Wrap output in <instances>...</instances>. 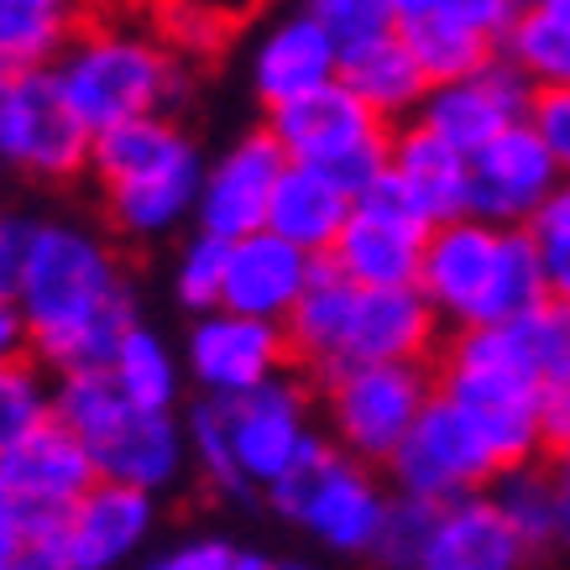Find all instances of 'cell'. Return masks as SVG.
Here are the masks:
<instances>
[{
	"instance_id": "44dd1931",
	"label": "cell",
	"mask_w": 570,
	"mask_h": 570,
	"mask_svg": "<svg viewBox=\"0 0 570 570\" xmlns=\"http://www.w3.org/2000/svg\"><path fill=\"white\" fill-rule=\"evenodd\" d=\"M95 466L105 482H126L141 492H174L194 476L189 430L184 414H153V409H126L110 430L95 440Z\"/></svg>"
},
{
	"instance_id": "2e32d148",
	"label": "cell",
	"mask_w": 570,
	"mask_h": 570,
	"mask_svg": "<svg viewBox=\"0 0 570 570\" xmlns=\"http://www.w3.org/2000/svg\"><path fill=\"white\" fill-rule=\"evenodd\" d=\"M560 184H566V174L550 157V147L539 141L534 126H508L502 137H492L487 147L471 153L466 215H476L487 225H529Z\"/></svg>"
},
{
	"instance_id": "484cf974",
	"label": "cell",
	"mask_w": 570,
	"mask_h": 570,
	"mask_svg": "<svg viewBox=\"0 0 570 570\" xmlns=\"http://www.w3.org/2000/svg\"><path fill=\"white\" fill-rule=\"evenodd\" d=\"M110 377L126 393L131 409H153V414H184V403L194 397L189 387V366L178 341H168L157 325L137 320L121 335V346L110 351Z\"/></svg>"
},
{
	"instance_id": "f35d334b",
	"label": "cell",
	"mask_w": 570,
	"mask_h": 570,
	"mask_svg": "<svg viewBox=\"0 0 570 570\" xmlns=\"http://www.w3.org/2000/svg\"><path fill=\"white\" fill-rule=\"evenodd\" d=\"M304 11L335 37V48L341 52L362 48V42H372V37H382V32H393L397 27L393 11H387L382 0H304Z\"/></svg>"
},
{
	"instance_id": "1f68e13d",
	"label": "cell",
	"mask_w": 570,
	"mask_h": 570,
	"mask_svg": "<svg viewBox=\"0 0 570 570\" xmlns=\"http://www.w3.org/2000/svg\"><path fill=\"white\" fill-rule=\"evenodd\" d=\"M131 403L116 387L110 366H73V372H52V419L69 424L85 445H95Z\"/></svg>"
},
{
	"instance_id": "681fc988",
	"label": "cell",
	"mask_w": 570,
	"mask_h": 570,
	"mask_svg": "<svg viewBox=\"0 0 570 570\" xmlns=\"http://www.w3.org/2000/svg\"><path fill=\"white\" fill-rule=\"evenodd\" d=\"M0 570H17V560H0Z\"/></svg>"
},
{
	"instance_id": "4dcf8cb0",
	"label": "cell",
	"mask_w": 570,
	"mask_h": 570,
	"mask_svg": "<svg viewBox=\"0 0 570 570\" xmlns=\"http://www.w3.org/2000/svg\"><path fill=\"white\" fill-rule=\"evenodd\" d=\"M502 519L519 529V539L544 560L560 550V502H554V471L550 461H529V466H508L498 482L487 487Z\"/></svg>"
},
{
	"instance_id": "f546056e",
	"label": "cell",
	"mask_w": 570,
	"mask_h": 570,
	"mask_svg": "<svg viewBox=\"0 0 570 570\" xmlns=\"http://www.w3.org/2000/svg\"><path fill=\"white\" fill-rule=\"evenodd\" d=\"M403 42L414 48L419 69L430 85H450V79H466V73L487 69L492 58L502 52V42L482 27H466L455 17H419V21H403L397 27Z\"/></svg>"
},
{
	"instance_id": "4fadbf2b",
	"label": "cell",
	"mask_w": 570,
	"mask_h": 570,
	"mask_svg": "<svg viewBox=\"0 0 570 570\" xmlns=\"http://www.w3.org/2000/svg\"><path fill=\"white\" fill-rule=\"evenodd\" d=\"M424 242L430 225L409 205L403 184L393 168L366 184L351 205V220L341 230V242L330 246V267L346 273L362 288H419V267H424Z\"/></svg>"
},
{
	"instance_id": "7bdbcfd3",
	"label": "cell",
	"mask_w": 570,
	"mask_h": 570,
	"mask_svg": "<svg viewBox=\"0 0 570 570\" xmlns=\"http://www.w3.org/2000/svg\"><path fill=\"white\" fill-rule=\"evenodd\" d=\"M27 534H32V519H27L21 498L11 492V482L0 476V560H17V550L27 544Z\"/></svg>"
},
{
	"instance_id": "ab89813d",
	"label": "cell",
	"mask_w": 570,
	"mask_h": 570,
	"mask_svg": "<svg viewBox=\"0 0 570 570\" xmlns=\"http://www.w3.org/2000/svg\"><path fill=\"white\" fill-rule=\"evenodd\" d=\"M37 230H42V215L0 209V298L21 294L27 267H32V252H37Z\"/></svg>"
},
{
	"instance_id": "c3c4849f",
	"label": "cell",
	"mask_w": 570,
	"mask_h": 570,
	"mask_svg": "<svg viewBox=\"0 0 570 570\" xmlns=\"http://www.w3.org/2000/svg\"><path fill=\"white\" fill-rule=\"evenodd\" d=\"M17 6H32V11H52V17L79 21V6H85V0H17Z\"/></svg>"
},
{
	"instance_id": "f1b7e54d",
	"label": "cell",
	"mask_w": 570,
	"mask_h": 570,
	"mask_svg": "<svg viewBox=\"0 0 570 570\" xmlns=\"http://www.w3.org/2000/svg\"><path fill=\"white\" fill-rule=\"evenodd\" d=\"M502 58L534 89H570V21L544 0L519 6L513 27L502 32Z\"/></svg>"
},
{
	"instance_id": "8fae6325",
	"label": "cell",
	"mask_w": 570,
	"mask_h": 570,
	"mask_svg": "<svg viewBox=\"0 0 570 570\" xmlns=\"http://www.w3.org/2000/svg\"><path fill=\"white\" fill-rule=\"evenodd\" d=\"M382 476L403 498L450 502V498H466V492H487L502 476V461L492 455L487 434L476 430V419L434 387L430 409L419 414L409 440L393 450V461L382 466Z\"/></svg>"
},
{
	"instance_id": "ee69618b",
	"label": "cell",
	"mask_w": 570,
	"mask_h": 570,
	"mask_svg": "<svg viewBox=\"0 0 570 570\" xmlns=\"http://www.w3.org/2000/svg\"><path fill=\"white\" fill-rule=\"evenodd\" d=\"M21 356H32V325L17 298H0V362H21Z\"/></svg>"
},
{
	"instance_id": "60d3db41",
	"label": "cell",
	"mask_w": 570,
	"mask_h": 570,
	"mask_svg": "<svg viewBox=\"0 0 570 570\" xmlns=\"http://www.w3.org/2000/svg\"><path fill=\"white\" fill-rule=\"evenodd\" d=\"M529 126H534L539 141L550 147V157L560 163V174L570 178V89H534Z\"/></svg>"
},
{
	"instance_id": "e575fe53",
	"label": "cell",
	"mask_w": 570,
	"mask_h": 570,
	"mask_svg": "<svg viewBox=\"0 0 570 570\" xmlns=\"http://www.w3.org/2000/svg\"><path fill=\"white\" fill-rule=\"evenodd\" d=\"M52 419V372L37 356L0 362V461Z\"/></svg>"
},
{
	"instance_id": "cb8c5ba5",
	"label": "cell",
	"mask_w": 570,
	"mask_h": 570,
	"mask_svg": "<svg viewBox=\"0 0 570 570\" xmlns=\"http://www.w3.org/2000/svg\"><path fill=\"white\" fill-rule=\"evenodd\" d=\"M330 79H341V48L309 11L283 17L252 52V89H257L262 110H277Z\"/></svg>"
},
{
	"instance_id": "e0dca14e",
	"label": "cell",
	"mask_w": 570,
	"mask_h": 570,
	"mask_svg": "<svg viewBox=\"0 0 570 570\" xmlns=\"http://www.w3.org/2000/svg\"><path fill=\"white\" fill-rule=\"evenodd\" d=\"M163 529V498L126 482H95L63 519L73 570H131Z\"/></svg>"
},
{
	"instance_id": "f907efd6",
	"label": "cell",
	"mask_w": 570,
	"mask_h": 570,
	"mask_svg": "<svg viewBox=\"0 0 570 570\" xmlns=\"http://www.w3.org/2000/svg\"><path fill=\"white\" fill-rule=\"evenodd\" d=\"M519 6H534V0H519Z\"/></svg>"
},
{
	"instance_id": "ac0fdd59",
	"label": "cell",
	"mask_w": 570,
	"mask_h": 570,
	"mask_svg": "<svg viewBox=\"0 0 570 570\" xmlns=\"http://www.w3.org/2000/svg\"><path fill=\"white\" fill-rule=\"evenodd\" d=\"M529 110H534V85L498 52L487 69L466 73V79L430 85V95H424L414 121H424L430 131L455 141L461 153H476V147H487L492 137H502L508 126L529 121Z\"/></svg>"
},
{
	"instance_id": "5b68a950",
	"label": "cell",
	"mask_w": 570,
	"mask_h": 570,
	"mask_svg": "<svg viewBox=\"0 0 570 570\" xmlns=\"http://www.w3.org/2000/svg\"><path fill=\"white\" fill-rule=\"evenodd\" d=\"M419 294L434 304L445 330H471L550 304V277L529 225H487L476 215H461L430 225Z\"/></svg>"
},
{
	"instance_id": "7402d4cb",
	"label": "cell",
	"mask_w": 570,
	"mask_h": 570,
	"mask_svg": "<svg viewBox=\"0 0 570 570\" xmlns=\"http://www.w3.org/2000/svg\"><path fill=\"white\" fill-rule=\"evenodd\" d=\"M320 273V257H309L304 246L283 242L277 230H252L242 242H230V267H225V304L220 309L252 314V320H273L283 325L304 288Z\"/></svg>"
},
{
	"instance_id": "bcb514c9",
	"label": "cell",
	"mask_w": 570,
	"mask_h": 570,
	"mask_svg": "<svg viewBox=\"0 0 570 570\" xmlns=\"http://www.w3.org/2000/svg\"><path fill=\"white\" fill-rule=\"evenodd\" d=\"M387 11H393V21L403 27V21H419V17H430V11H440V0H382Z\"/></svg>"
},
{
	"instance_id": "7c38bea8",
	"label": "cell",
	"mask_w": 570,
	"mask_h": 570,
	"mask_svg": "<svg viewBox=\"0 0 570 570\" xmlns=\"http://www.w3.org/2000/svg\"><path fill=\"white\" fill-rule=\"evenodd\" d=\"M178 351H184V366H189L194 397H220V403H236V397L257 393L283 372H294L288 330L236 309L194 314L184 325Z\"/></svg>"
},
{
	"instance_id": "277c9868",
	"label": "cell",
	"mask_w": 570,
	"mask_h": 570,
	"mask_svg": "<svg viewBox=\"0 0 570 570\" xmlns=\"http://www.w3.org/2000/svg\"><path fill=\"white\" fill-rule=\"evenodd\" d=\"M205 153L174 116H141L95 131L89 178L100 189L105 225L116 242L153 246L194 225L205 189Z\"/></svg>"
},
{
	"instance_id": "d590c367",
	"label": "cell",
	"mask_w": 570,
	"mask_h": 570,
	"mask_svg": "<svg viewBox=\"0 0 570 570\" xmlns=\"http://www.w3.org/2000/svg\"><path fill=\"white\" fill-rule=\"evenodd\" d=\"M246 554H252V544H242V539L199 529V534H184L174 544H153L131 570H246Z\"/></svg>"
},
{
	"instance_id": "ba28073f",
	"label": "cell",
	"mask_w": 570,
	"mask_h": 570,
	"mask_svg": "<svg viewBox=\"0 0 570 570\" xmlns=\"http://www.w3.org/2000/svg\"><path fill=\"white\" fill-rule=\"evenodd\" d=\"M267 131L283 141L288 163H309V168L330 174L351 199L366 184H377L387 174V157H393V121H382L341 79L267 110Z\"/></svg>"
},
{
	"instance_id": "83f0119b",
	"label": "cell",
	"mask_w": 570,
	"mask_h": 570,
	"mask_svg": "<svg viewBox=\"0 0 570 570\" xmlns=\"http://www.w3.org/2000/svg\"><path fill=\"white\" fill-rule=\"evenodd\" d=\"M184 430H189V461H194V482L205 487L209 498L252 508L262 502L257 482L246 476L242 455H236V434H230V403L220 397H189L184 403Z\"/></svg>"
},
{
	"instance_id": "8d00e7d4",
	"label": "cell",
	"mask_w": 570,
	"mask_h": 570,
	"mask_svg": "<svg viewBox=\"0 0 570 570\" xmlns=\"http://www.w3.org/2000/svg\"><path fill=\"white\" fill-rule=\"evenodd\" d=\"M529 236H534L544 277H550V298L570 309V178L539 205V215L529 220Z\"/></svg>"
},
{
	"instance_id": "9c48e42d",
	"label": "cell",
	"mask_w": 570,
	"mask_h": 570,
	"mask_svg": "<svg viewBox=\"0 0 570 570\" xmlns=\"http://www.w3.org/2000/svg\"><path fill=\"white\" fill-rule=\"evenodd\" d=\"M314 393H320V430L366 466H387L393 450L419 424V414L430 409L434 362L341 366L314 382Z\"/></svg>"
},
{
	"instance_id": "b9f144b4",
	"label": "cell",
	"mask_w": 570,
	"mask_h": 570,
	"mask_svg": "<svg viewBox=\"0 0 570 570\" xmlns=\"http://www.w3.org/2000/svg\"><path fill=\"white\" fill-rule=\"evenodd\" d=\"M17 570H73V554H69V544H63V523L32 529L27 544L17 550Z\"/></svg>"
},
{
	"instance_id": "8992f818",
	"label": "cell",
	"mask_w": 570,
	"mask_h": 570,
	"mask_svg": "<svg viewBox=\"0 0 570 570\" xmlns=\"http://www.w3.org/2000/svg\"><path fill=\"white\" fill-rule=\"evenodd\" d=\"M262 508L309 544H320V554L330 560H372L393 508V487L382 466L346 455L320 430L294 455V466L262 487Z\"/></svg>"
},
{
	"instance_id": "52a82bcc",
	"label": "cell",
	"mask_w": 570,
	"mask_h": 570,
	"mask_svg": "<svg viewBox=\"0 0 570 570\" xmlns=\"http://www.w3.org/2000/svg\"><path fill=\"white\" fill-rule=\"evenodd\" d=\"M52 73L89 131H110L141 116H174L189 95V73L178 52L126 27H89V32L79 27L69 48L58 52Z\"/></svg>"
},
{
	"instance_id": "4316f807",
	"label": "cell",
	"mask_w": 570,
	"mask_h": 570,
	"mask_svg": "<svg viewBox=\"0 0 570 570\" xmlns=\"http://www.w3.org/2000/svg\"><path fill=\"white\" fill-rule=\"evenodd\" d=\"M341 85H351L382 121H393V126L414 121L424 95H430V79H424L414 48L403 42L397 27L362 42V48L341 52Z\"/></svg>"
},
{
	"instance_id": "d4e9b609",
	"label": "cell",
	"mask_w": 570,
	"mask_h": 570,
	"mask_svg": "<svg viewBox=\"0 0 570 570\" xmlns=\"http://www.w3.org/2000/svg\"><path fill=\"white\" fill-rule=\"evenodd\" d=\"M351 199L341 184L309 163H288L267 205V230H277L283 242L304 246L309 257H330V246L341 242V230L351 220Z\"/></svg>"
},
{
	"instance_id": "603a6c76",
	"label": "cell",
	"mask_w": 570,
	"mask_h": 570,
	"mask_svg": "<svg viewBox=\"0 0 570 570\" xmlns=\"http://www.w3.org/2000/svg\"><path fill=\"white\" fill-rule=\"evenodd\" d=\"M393 178L403 184L409 205L424 215V225H445L466 215L471 199V153L455 141L430 131L424 121L393 126V157H387Z\"/></svg>"
},
{
	"instance_id": "ffe728a7",
	"label": "cell",
	"mask_w": 570,
	"mask_h": 570,
	"mask_svg": "<svg viewBox=\"0 0 570 570\" xmlns=\"http://www.w3.org/2000/svg\"><path fill=\"white\" fill-rule=\"evenodd\" d=\"M539 554L502 519L492 492L434 502V523L419 554V570H529Z\"/></svg>"
},
{
	"instance_id": "816d5d0a",
	"label": "cell",
	"mask_w": 570,
	"mask_h": 570,
	"mask_svg": "<svg viewBox=\"0 0 570 570\" xmlns=\"http://www.w3.org/2000/svg\"><path fill=\"white\" fill-rule=\"evenodd\" d=\"M566 362H570V356H566ZM566 362H560V366H566Z\"/></svg>"
},
{
	"instance_id": "6da1fadb",
	"label": "cell",
	"mask_w": 570,
	"mask_h": 570,
	"mask_svg": "<svg viewBox=\"0 0 570 570\" xmlns=\"http://www.w3.org/2000/svg\"><path fill=\"white\" fill-rule=\"evenodd\" d=\"M566 356L570 309L550 298V304H539L519 320H502V325L450 330L440 356H434V387L476 419V430L487 434L502 471L529 466V461H550L539 397Z\"/></svg>"
},
{
	"instance_id": "9a60e30c",
	"label": "cell",
	"mask_w": 570,
	"mask_h": 570,
	"mask_svg": "<svg viewBox=\"0 0 570 570\" xmlns=\"http://www.w3.org/2000/svg\"><path fill=\"white\" fill-rule=\"evenodd\" d=\"M283 168H288L283 141L267 131V121L252 126L246 137H236L205 168V189H199L194 225L209 230V236H225V242H242V236L262 230Z\"/></svg>"
},
{
	"instance_id": "3957f363",
	"label": "cell",
	"mask_w": 570,
	"mask_h": 570,
	"mask_svg": "<svg viewBox=\"0 0 570 570\" xmlns=\"http://www.w3.org/2000/svg\"><path fill=\"white\" fill-rule=\"evenodd\" d=\"M283 330L294 346V372L309 382L362 362H434L450 335L419 288H362L325 257Z\"/></svg>"
},
{
	"instance_id": "7dc6e473",
	"label": "cell",
	"mask_w": 570,
	"mask_h": 570,
	"mask_svg": "<svg viewBox=\"0 0 570 570\" xmlns=\"http://www.w3.org/2000/svg\"><path fill=\"white\" fill-rule=\"evenodd\" d=\"M262 570H325L309 554H262Z\"/></svg>"
},
{
	"instance_id": "f6af8a7d",
	"label": "cell",
	"mask_w": 570,
	"mask_h": 570,
	"mask_svg": "<svg viewBox=\"0 0 570 570\" xmlns=\"http://www.w3.org/2000/svg\"><path fill=\"white\" fill-rule=\"evenodd\" d=\"M554 502H560V550L570 554V455H554Z\"/></svg>"
},
{
	"instance_id": "5bb4252c",
	"label": "cell",
	"mask_w": 570,
	"mask_h": 570,
	"mask_svg": "<svg viewBox=\"0 0 570 570\" xmlns=\"http://www.w3.org/2000/svg\"><path fill=\"white\" fill-rule=\"evenodd\" d=\"M230 434L257 492L294 466V455L320 434V393L304 372H283L267 387L230 403Z\"/></svg>"
},
{
	"instance_id": "836d02e7",
	"label": "cell",
	"mask_w": 570,
	"mask_h": 570,
	"mask_svg": "<svg viewBox=\"0 0 570 570\" xmlns=\"http://www.w3.org/2000/svg\"><path fill=\"white\" fill-rule=\"evenodd\" d=\"M79 32V21L52 17V11H32L17 0H0V69H52L58 52L69 48V37Z\"/></svg>"
},
{
	"instance_id": "74e56055",
	"label": "cell",
	"mask_w": 570,
	"mask_h": 570,
	"mask_svg": "<svg viewBox=\"0 0 570 570\" xmlns=\"http://www.w3.org/2000/svg\"><path fill=\"white\" fill-rule=\"evenodd\" d=\"M430 523H434V502L393 492V508H387V523H382V539H377L372 566L377 570H419V554H424Z\"/></svg>"
},
{
	"instance_id": "d6986e66",
	"label": "cell",
	"mask_w": 570,
	"mask_h": 570,
	"mask_svg": "<svg viewBox=\"0 0 570 570\" xmlns=\"http://www.w3.org/2000/svg\"><path fill=\"white\" fill-rule=\"evenodd\" d=\"M0 476H6L11 492L21 498L32 529H48V523L69 519L73 502L100 482V466H95V450H89L69 424L48 419L42 430L27 434V440L0 461Z\"/></svg>"
},
{
	"instance_id": "7a4b0ae2",
	"label": "cell",
	"mask_w": 570,
	"mask_h": 570,
	"mask_svg": "<svg viewBox=\"0 0 570 570\" xmlns=\"http://www.w3.org/2000/svg\"><path fill=\"white\" fill-rule=\"evenodd\" d=\"M17 304L48 372L105 366L126 330L147 320L116 242L85 220H42Z\"/></svg>"
},
{
	"instance_id": "30bf717a",
	"label": "cell",
	"mask_w": 570,
	"mask_h": 570,
	"mask_svg": "<svg viewBox=\"0 0 570 570\" xmlns=\"http://www.w3.org/2000/svg\"><path fill=\"white\" fill-rule=\"evenodd\" d=\"M89 131L52 69H0V168L32 184H73L89 174Z\"/></svg>"
},
{
	"instance_id": "d6a6232c",
	"label": "cell",
	"mask_w": 570,
	"mask_h": 570,
	"mask_svg": "<svg viewBox=\"0 0 570 570\" xmlns=\"http://www.w3.org/2000/svg\"><path fill=\"white\" fill-rule=\"evenodd\" d=\"M225 267H230V242L209 236L194 225L174 252V273H168V294L184 314H209L225 304Z\"/></svg>"
}]
</instances>
